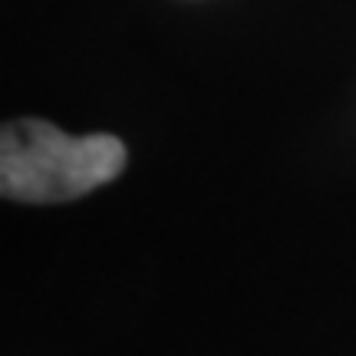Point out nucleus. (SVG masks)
Instances as JSON below:
<instances>
[{"mask_svg": "<svg viewBox=\"0 0 356 356\" xmlns=\"http://www.w3.org/2000/svg\"><path fill=\"white\" fill-rule=\"evenodd\" d=\"M122 168L126 145L106 132L70 136L47 119H10L0 132V191L10 202H73Z\"/></svg>", "mask_w": 356, "mask_h": 356, "instance_id": "1", "label": "nucleus"}]
</instances>
